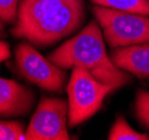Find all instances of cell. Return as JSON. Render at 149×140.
Returning <instances> with one entry per match:
<instances>
[{
	"label": "cell",
	"mask_w": 149,
	"mask_h": 140,
	"mask_svg": "<svg viewBox=\"0 0 149 140\" xmlns=\"http://www.w3.org/2000/svg\"><path fill=\"white\" fill-rule=\"evenodd\" d=\"M68 101L42 98L26 130L28 140H68Z\"/></svg>",
	"instance_id": "6"
},
{
	"label": "cell",
	"mask_w": 149,
	"mask_h": 140,
	"mask_svg": "<svg viewBox=\"0 0 149 140\" xmlns=\"http://www.w3.org/2000/svg\"><path fill=\"white\" fill-rule=\"evenodd\" d=\"M110 140H149V134L141 133L132 129L126 119L121 116L116 118V121L111 127V130L108 134Z\"/></svg>",
	"instance_id": "10"
},
{
	"label": "cell",
	"mask_w": 149,
	"mask_h": 140,
	"mask_svg": "<svg viewBox=\"0 0 149 140\" xmlns=\"http://www.w3.org/2000/svg\"><path fill=\"white\" fill-rule=\"evenodd\" d=\"M10 57V46L8 43L0 40V64Z\"/></svg>",
	"instance_id": "14"
},
{
	"label": "cell",
	"mask_w": 149,
	"mask_h": 140,
	"mask_svg": "<svg viewBox=\"0 0 149 140\" xmlns=\"http://www.w3.org/2000/svg\"><path fill=\"white\" fill-rule=\"evenodd\" d=\"M48 59L61 68L82 67L95 79L118 90L130 77L117 66L105 51L102 30L97 22H91L77 35L72 37L48 55Z\"/></svg>",
	"instance_id": "2"
},
{
	"label": "cell",
	"mask_w": 149,
	"mask_h": 140,
	"mask_svg": "<svg viewBox=\"0 0 149 140\" xmlns=\"http://www.w3.org/2000/svg\"><path fill=\"white\" fill-rule=\"evenodd\" d=\"M84 19V0H20L10 33L34 46L47 47L74 34Z\"/></svg>",
	"instance_id": "1"
},
{
	"label": "cell",
	"mask_w": 149,
	"mask_h": 140,
	"mask_svg": "<svg viewBox=\"0 0 149 140\" xmlns=\"http://www.w3.org/2000/svg\"><path fill=\"white\" fill-rule=\"evenodd\" d=\"M22 139H26V131L22 122L0 120V140Z\"/></svg>",
	"instance_id": "11"
},
{
	"label": "cell",
	"mask_w": 149,
	"mask_h": 140,
	"mask_svg": "<svg viewBox=\"0 0 149 140\" xmlns=\"http://www.w3.org/2000/svg\"><path fill=\"white\" fill-rule=\"evenodd\" d=\"M6 36V33H5V27H3V22L0 18V38H3Z\"/></svg>",
	"instance_id": "15"
},
{
	"label": "cell",
	"mask_w": 149,
	"mask_h": 140,
	"mask_svg": "<svg viewBox=\"0 0 149 140\" xmlns=\"http://www.w3.org/2000/svg\"><path fill=\"white\" fill-rule=\"evenodd\" d=\"M93 13L112 48L149 43V18L145 15L95 6Z\"/></svg>",
	"instance_id": "4"
},
{
	"label": "cell",
	"mask_w": 149,
	"mask_h": 140,
	"mask_svg": "<svg viewBox=\"0 0 149 140\" xmlns=\"http://www.w3.org/2000/svg\"><path fill=\"white\" fill-rule=\"evenodd\" d=\"M117 66L140 79H149V43L117 47L111 53Z\"/></svg>",
	"instance_id": "8"
},
{
	"label": "cell",
	"mask_w": 149,
	"mask_h": 140,
	"mask_svg": "<svg viewBox=\"0 0 149 140\" xmlns=\"http://www.w3.org/2000/svg\"><path fill=\"white\" fill-rule=\"evenodd\" d=\"M134 113L139 122L149 129V91L139 90L137 92Z\"/></svg>",
	"instance_id": "12"
},
{
	"label": "cell",
	"mask_w": 149,
	"mask_h": 140,
	"mask_svg": "<svg viewBox=\"0 0 149 140\" xmlns=\"http://www.w3.org/2000/svg\"><path fill=\"white\" fill-rule=\"evenodd\" d=\"M15 65L22 77L45 91L61 93L66 83L65 70L45 59L28 42L17 45Z\"/></svg>",
	"instance_id": "5"
},
{
	"label": "cell",
	"mask_w": 149,
	"mask_h": 140,
	"mask_svg": "<svg viewBox=\"0 0 149 140\" xmlns=\"http://www.w3.org/2000/svg\"><path fill=\"white\" fill-rule=\"evenodd\" d=\"M20 0H0V18L3 24L14 25L18 16Z\"/></svg>",
	"instance_id": "13"
},
{
	"label": "cell",
	"mask_w": 149,
	"mask_h": 140,
	"mask_svg": "<svg viewBox=\"0 0 149 140\" xmlns=\"http://www.w3.org/2000/svg\"><path fill=\"white\" fill-rule=\"evenodd\" d=\"M97 6L149 16V0H91Z\"/></svg>",
	"instance_id": "9"
},
{
	"label": "cell",
	"mask_w": 149,
	"mask_h": 140,
	"mask_svg": "<svg viewBox=\"0 0 149 140\" xmlns=\"http://www.w3.org/2000/svg\"><path fill=\"white\" fill-rule=\"evenodd\" d=\"M113 91V86L99 81L85 68L73 67L67 84L68 127H76L94 116Z\"/></svg>",
	"instance_id": "3"
},
{
	"label": "cell",
	"mask_w": 149,
	"mask_h": 140,
	"mask_svg": "<svg viewBox=\"0 0 149 140\" xmlns=\"http://www.w3.org/2000/svg\"><path fill=\"white\" fill-rule=\"evenodd\" d=\"M35 93L14 80L0 77V117H22L33 110Z\"/></svg>",
	"instance_id": "7"
}]
</instances>
